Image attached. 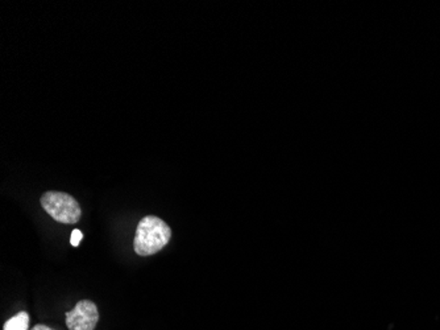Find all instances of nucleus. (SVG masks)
I'll use <instances>...</instances> for the list:
<instances>
[{
  "mask_svg": "<svg viewBox=\"0 0 440 330\" xmlns=\"http://www.w3.org/2000/svg\"><path fill=\"white\" fill-rule=\"evenodd\" d=\"M171 238L169 225L156 215H145L136 228L134 248L140 257H149L160 252Z\"/></svg>",
  "mask_w": 440,
  "mask_h": 330,
  "instance_id": "1",
  "label": "nucleus"
},
{
  "mask_svg": "<svg viewBox=\"0 0 440 330\" xmlns=\"http://www.w3.org/2000/svg\"><path fill=\"white\" fill-rule=\"evenodd\" d=\"M41 207L53 220L61 224L74 225L81 220L82 209L77 200L64 191H47L42 194Z\"/></svg>",
  "mask_w": 440,
  "mask_h": 330,
  "instance_id": "2",
  "label": "nucleus"
},
{
  "mask_svg": "<svg viewBox=\"0 0 440 330\" xmlns=\"http://www.w3.org/2000/svg\"><path fill=\"white\" fill-rule=\"evenodd\" d=\"M99 321L97 305L90 300H81L66 312V327L69 330H95Z\"/></svg>",
  "mask_w": 440,
  "mask_h": 330,
  "instance_id": "3",
  "label": "nucleus"
},
{
  "mask_svg": "<svg viewBox=\"0 0 440 330\" xmlns=\"http://www.w3.org/2000/svg\"><path fill=\"white\" fill-rule=\"evenodd\" d=\"M29 322L31 321H29L28 313H17L16 316H14L8 321H5L3 330H28Z\"/></svg>",
  "mask_w": 440,
  "mask_h": 330,
  "instance_id": "4",
  "label": "nucleus"
},
{
  "mask_svg": "<svg viewBox=\"0 0 440 330\" xmlns=\"http://www.w3.org/2000/svg\"><path fill=\"white\" fill-rule=\"evenodd\" d=\"M82 239H84V234H82V231H81V230H78V228L73 230L71 237H70V244H71V246H73V247H78Z\"/></svg>",
  "mask_w": 440,
  "mask_h": 330,
  "instance_id": "5",
  "label": "nucleus"
},
{
  "mask_svg": "<svg viewBox=\"0 0 440 330\" xmlns=\"http://www.w3.org/2000/svg\"><path fill=\"white\" fill-rule=\"evenodd\" d=\"M32 330H51V328H49V327H47V325H40V324H38V325H36V327H34V328H32Z\"/></svg>",
  "mask_w": 440,
  "mask_h": 330,
  "instance_id": "6",
  "label": "nucleus"
}]
</instances>
